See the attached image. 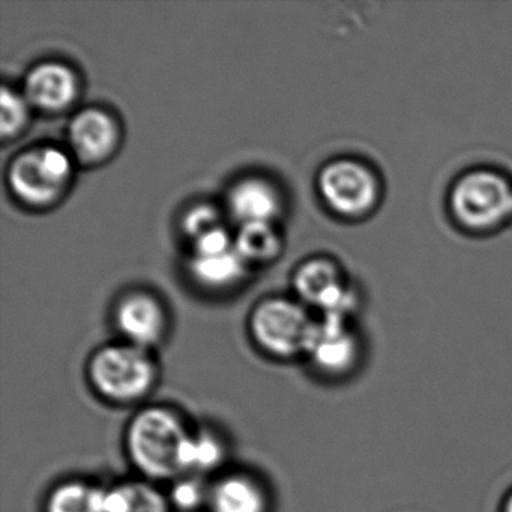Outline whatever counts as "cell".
<instances>
[{
    "instance_id": "cell-1",
    "label": "cell",
    "mask_w": 512,
    "mask_h": 512,
    "mask_svg": "<svg viewBox=\"0 0 512 512\" xmlns=\"http://www.w3.org/2000/svg\"><path fill=\"white\" fill-rule=\"evenodd\" d=\"M449 211L458 226L473 233H487L512 218V182L493 169H473L452 185Z\"/></svg>"
},
{
    "instance_id": "cell-2",
    "label": "cell",
    "mask_w": 512,
    "mask_h": 512,
    "mask_svg": "<svg viewBox=\"0 0 512 512\" xmlns=\"http://www.w3.org/2000/svg\"><path fill=\"white\" fill-rule=\"evenodd\" d=\"M190 442L181 421L164 409L140 413L128 434L133 460L154 478H170L187 469Z\"/></svg>"
},
{
    "instance_id": "cell-3",
    "label": "cell",
    "mask_w": 512,
    "mask_h": 512,
    "mask_svg": "<svg viewBox=\"0 0 512 512\" xmlns=\"http://www.w3.org/2000/svg\"><path fill=\"white\" fill-rule=\"evenodd\" d=\"M320 196L338 217L359 220L373 214L382 199V182L376 170L355 158H340L323 167Z\"/></svg>"
},
{
    "instance_id": "cell-4",
    "label": "cell",
    "mask_w": 512,
    "mask_h": 512,
    "mask_svg": "<svg viewBox=\"0 0 512 512\" xmlns=\"http://www.w3.org/2000/svg\"><path fill=\"white\" fill-rule=\"evenodd\" d=\"M73 176L70 155L58 146L29 149L11 163L10 187L29 206H50L67 190Z\"/></svg>"
},
{
    "instance_id": "cell-5",
    "label": "cell",
    "mask_w": 512,
    "mask_h": 512,
    "mask_svg": "<svg viewBox=\"0 0 512 512\" xmlns=\"http://www.w3.org/2000/svg\"><path fill=\"white\" fill-rule=\"evenodd\" d=\"M307 311L287 299H268L254 310L251 331L260 346L278 356L307 352L314 328Z\"/></svg>"
},
{
    "instance_id": "cell-6",
    "label": "cell",
    "mask_w": 512,
    "mask_h": 512,
    "mask_svg": "<svg viewBox=\"0 0 512 512\" xmlns=\"http://www.w3.org/2000/svg\"><path fill=\"white\" fill-rule=\"evenodd\" d=\"M91 376L101 394L113 400H134L154 382V367L142 347L110 346L91 364Z\"/></svg>"
},
{
    "instance_id": "cell-7",
    "label": "cell",
    "mask_w": 512,
    "mask_h": 512,
    "mask_svg": "<svg viewBox=\"0 0 512 512\" xmlns=\"http://www.w3.org/2000/svg\"><path fill=\"white\" fill-rule=\"evenodd\" d=\"M295 287L304 301L323 311V316L346 317L355 305V293L331 260L304 263L296 272Z\"/></svg>"
},
{
    "instance_id": "cell-8",
    "label": "cell",
    "mask_w": 512,
    "mask_h": 512,
    "mask_svg": "<svg viewBox=\"0 0 512 512\" xmlns=\"http://www.w3.org/2000/svg\"><path fill=\"white\" fill-rule=\"evenodd\" d=\"M77 91L76 73L62 62H41L26 76L25 97L32 106L47 112H59L70 107L76 100Z\"/></svg>"
},
{
    "instance_id": "cell-9",
    "label": "cell",
    "mask_w": 512,
    "mask_h": 512,
    "mask_svg": "<svg viewBox=\"0 0 512 512\" xmlns=\"http://www.w3.org/2000/svg\"><path fill=\"white\" fill-rule=\"evenodd\" d=\"M307 352L322 370L341 373L349 370L358 355L355 335L346 325V317L323 316L314 323Z\"/></svg>"
},
{
    "instance_id": "cell-10",
    "label": "cell",
    "mask_w": 512,
    "mask_h": 512,
    "mask_svg": "<svg viewBox=\"0 0 512 512\" xmlns=\"http://www.w3.org/2000/svg\"><path fill=\"white\" fill-rule=\"evenodd\" d=\"M68 137L76 157L91 164L112 155L118 146L119 130L109 113L92 107L74 116Z\"/></svg>"
},
{
    "instance_id": "cell-11",
    "label": "cell",
    "mask_w": 512,
    "mask_h": 512,
    "mask_svg": "<svg viewBox=\"0 0 512 512\" xmlns=\"http://www.w3.org/2000/svg\"><path fill=\"white\" fill-rule=\"evenodd\" d=\"M116 322L122 334L134 346L157 343L164 331V313L160 304L145 293H134L119 304Z\"/></svg>"
},
{
    "instance_id": "cell-12",
    "label": "cell",
    "mask_w": 512,
    "mask_h": 512,
    "mask_svg": "<svg viewBox=\"0 0 512 512\" xmlns=\"http://www.w3.org/2000/svg\"><path fill=\"white\" fill-rule=\"evenodd\" d=\"M229 208L242 224L272 223L280 212V194L265 179L245 178L230 190Z\"/></svg>"
},
{
    "instance_id": "cell-13",
    "label": "cell",
    "mask_w": 512,
    "mask_h": 512,
    "mask_svg": "<svg viewBox=\"0 0 512 512\" xmlns=\"http://www.w3.org/2000/svg\"><path fill=\"white\" fill-rule=\"evenodd\" d=\"M247 260L239 254L235 245L226 250L194 253L190 271L194 280L211 289H224L241 280Z\"/></svg>"
},
{
    "instance_id": "cell-14",
    "label": "cell",
    "mask_w": 512,
    "mask_h": 512,
    "mask_svg": "<svg viewBox=\"0 0 512 512\" xmlns=\"http://www.w3.org/2000/svg\"><path fill=\"white\" fill-rule=\"evenodd\" d=\"M214 512H263L265 499L256 484L239 476L224 479L212 491Z\"/></svg>"
},
{
    "instance_id": "cell-15",
    "label": "cell",
    "mask_w": 512,
    "mask_h": 512,
    "mask_svg": "<svg viewBox=\"0 0 512 512\" xmlns=\"http://www.w3.org/2000/svg\"><path fill=\"white\" fill-rule=\"evenodd\" d=\"M235 247L248 262H266L280 253L281 239L272 223L242 224Z\"/></svg>"
},
{
    "instance_id": "cell-16",
    "label": "cell",
    "mask_w": 512,
    "mask_h": 512,
    "mask_svg": "<svg viewBox=\"0 0 512 512\" xmlns=\"http://www.w3.org/2000/svg\"><path fill=\"white\" fill-rule=\"evenodd\" d=\"M106 512H167V505L149 485L128 484L107 493Z\"/></svg>"
},
{
    "instance_id": "cell-17",
    "label": "cell",
    "mask_w": 512,
    "mask_h": 512,
    "mask_svg": "<svg viewBox=\"0 0 512 512\" xmlns=\"http://www.w3.org/2000/svg\"><path fill=\"white\" fill-rule=\"evenodd\" d=\"M106 496L97 488L71 482L52 494L49 512H106Z\"/></svg>"
},
{
    "instance_id": "cell-18",
    "label": "cell",
    "mask_w": 512,
    "mask_h": 512,
    "mask_svg": "<svg viewBox=\"0 0 512 512\" xmlns=\"http://www.w3.org/2000/svg\"><path fill=\"white\" fill-rule=\"evenodd\" d=\"M29 101L25 94L4 86L0 94V133L4 139L17 136L29 121Z\"/></svg>"
},
{
    "instance_id": "cell-19",
    "label": "cell",
    "mask_w": 512,
    "mask_h": 512,
    "mask_svg": "<svg viewBox=\"0 0 512 512\" xmlns=\"http://www.w3.org/2000/svg\"><path fill=\"white\" fill-rule=\"evenodd\" d=\"M224 227L221 223V215L214 206L197 205L185 214L184 232L193 241Z\"/></svg>"
},
{
    "instance_id": "cell-20",
    "label": "cell",
    "mask_w": 512,
    "mask_h": 512,
    "mask_svg": "<svg viewBox=\"0 0 512 512\" xmlns=\"http://www.w3.org/2000/svg\"><path fill=\"white\" fill-rule=\"evenodd\" d=\"M221 449L211 437H191L187 455V469H209L220 461Z\"/></svg>"
},
{
    "instance_id": "cell-21",
    "label": "cell",
    "mask_w": 512,
    "mask_h": 512,
    "mask_svg": "<svg viewBox=\"0 0 512 512\" xmlns=\"http://www.w3.org/2000/svg\"><path fill=\"white\" fill-rule=\"evenodd\" d=\"M200 497H202V491L194 482H182L176 487L175 499L179 506H184V508L196 506Z\"/></svg>"
},
{
    "instance_id": "cell-22",
    "label": "cell",
    "mask_w": 512,
    "mask_h": 512,
    "mask_svg": "<svg viewBox=\"0 0 512 512\" xmlns=\"http://www.w3.org/2000/svg\"><path fill=\"white\" fill-rule=\"evenodd\" d=\"M502 512H512V490L506 494L505 500H503Z\"/></svg>"
}]
</instances>
